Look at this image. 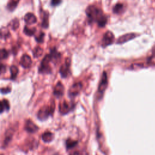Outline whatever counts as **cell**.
Here are the masks:
<instances>
[{"label": "cell", "instance_id": "cell-7", "mask_svg": "<svg viewBox=\"0 0 155 155\" xmlns=\"http://www.w3.org/2000/svg\"><path fill=\"white\" fill-rule=\"evenodd\" d=\"M82 89V85L81 82H76L69 89V95L70 96H75L78 95Z\"/></svg>", "mask_w": 155, "mask_h": 155}, {"label": "cell", "instance_id": "cell-5", "mask_svg": "<svg viewBox=\"0 0 155 155\" xmlns=\"http://www.w3.org/2000/svg\"><path fill=\"white\" fill-rule=\"evenodd\" d=\"M73 103H69L66 101H64L60 105V111L63 115H66L73 110Z\"/></svg>", "mask_w": 155, "mask_h": 155}, {"label": "cell", "instance_id": "cell-12", "mask_svg": "<svg viewBox=\"0 0 155 155\" xmlns=\"http://www.w3.org/2000/svg\"><path fill=\"white\" fill-rule=\"evenodd\" d=\"M136 37V35L135 34H127L125 35H124L119 38V39L117 41L118 44H123L125 42H127L133 38H134Z\"/></svg>", "mask_w": 155, "mask_h": 155}, {"label": "cell", "instance_id": "cell-11", "mask_svg": "<svg viewBox=\"0 0 155 155\" xmlns=\"http://www.w3.org/2000/svg\"><path fill=\"white\" fill-rule=\"evenodd\" d=\"M64 92V87L61 82H58L55 86L53 90V93L57 97H61Z\"/></svg>", "mask_w": 155, "mask_h": 155}, {"label": "cell", "instance_id": "cell-20", "mask_svg": "<svg viewBox=\"0 0 155 155\" xmlns=\"http://www.w3.org/2000/svg\"><path fill=\"white\" fill-rule=\"evenodd\" d=\"M10 70H11V78L13 79H15L18 73V67L15 66H12L11 67Z\"/></svg>", "mask_w": 155, "mask_h": 155}, {"label": "cell", "instance_id": "cell-27", "mask_svg": "<svg viewBox=\"0 0 155 155\" xmlns=\"http://www.w3.org/2000/svg\"><path fill=\"white\" fill-rule=\"evenodd\" d=\"M44 33H41V34L36 37V40L38 42V43H43V41H44Z\"/></svg>", "mask_w": 155, "mask_h": 155}, {"label": "cell", "instance_id": "cell-16", "mask_svg": "<svg viewBox=\"0 0 155 155\" xmlns=\"http://www.w3.org/2000/svg\"><path fill=\"white\" fill-rule=\"evenodd\" d=\"M10 108L9 102L6 99H3L1 102V113H3L5 110H9Z\"/></svg>", "mask_w": 155, "mask_h": 155}, {"label": "cell", "instance_id": "cell-30", "mask_svg": "<svg viewBox=\"0 0 155 155\" xmlns=\"http://www.w3.org/2000/svg\"><path fill=\"white\" fill-rule=\"evenodd\" d=\"M1 70H2V73L6 71V67H5V66H4V65H3V64L2 65Z\"/></svg>", "mask_w": 155, "mask_h": 155}, {"label": "cell", "instance_id": "cell-8", "mask_svg": "<svg viewBox=\"0 0 155 155\" xmlns=\"http://www.w3.org/2000/svg\"><path fill=\"white\" fill-rule=\"evenodd\" d=\"M70 60L69 58H67L65 63L61 67L60 70V73H61L63 78H66L70 72Z\"/></svg>", "mask_w": 155, "mask_h": 155}, {"label": "cell", "instance_id": "cell-24", "mask_svg": "<svg viewBox=\"0 0 155 155\" xmlns=\"http://www.w3.org/2000/svg\"><path fill=\"white\" fill-rule=\"evenodd\" d=\"M10 26L13 30H16L19 27V21L17 19L14 20L11 23H10Z\"/></svg>", "mask_w": 155, "mask_h": 155}, {"label": "cell", "instance_id": "cell-19", "mask_svg": "<svg viewBox=\"0 0 155 155\" xmlns=\"http://www.w3.org/2000/svg\"><path fill=\"white\" fill-rule=\"evenodd\" d=\"M78 144V142L76 140H72L71 139H68L66 141V147H67V149L69 150V149H71L73 147H75Z\"/></svg>", "mask_w": 155, "mask_h": 155}, {"label": "cell", "instance_id": "cell-2", "mask_svg": "<svg viewBox=\"0 0 155 155\" xmlns=\"http://www.w3.org/2000/svg\"><path fill=\"white\" fill-rule=\"evenodd\" d=\"M55 110V104L54 102L50 105H46L42 107L38 113V118L41 121L47 119L49 116L52 115Z\"/></svg>", "mask_w": 155, "mask_h": 155}, {"label": "cell", "instance_id": "cell-18", "mask_svg": "<svg viewBox=\"0 0 155 155\" xmlns=\"http://www.w3.org/2000/svg\"><path fill=\"white\" fill-rule=\"evenodd\" d=\"M20 2V0H11V2H9V3L8 4V8L9 11H14L15 8L17 7V6L18 5V3Z\"/></svg>", "mask_w": 155, "mask_h": 155}, {"label": "cell", "instance_id": "cell-21", "mask_svg": "<svg viewBox=\"0 0 155 155\" xmlns=\"http://www.w3.org/2000/svg\"><path fill=\"white\" fill-rule=\"evenodd\" d=\"M51 58H52V61L53 60H58L60 57H61V55L60 54V53H58L57 50L55 49H53L52 51H51V53L50 54Z\"/></svg>", "mask_w": 155, "mask_h": 155}, {"label": "cell", "instance_id": "cell-10", "mask_svg": "<svg viewBox=\"0 0 155 155\" xmlns=\"http://www.w3.org/2000/svg\"><path fill=\"white\" fill-rule=\"evenodd\" d=\"M20 64L22 67L27 69L29 68L32 64L31 58L27 55H24L20 60Z\"/></svg>", "mask_w": 155, "mask_h": 155}, {"label": "cell", "instance_id": "cell-22", "mask_svg": "<svg viewBox=\"0 0 155 155\" xmlns=\"http://www.w3.org/2000/svg\"><path fill=\"white\" fill-rule=\"evenodd\" d=\"M36 32L35 28H32V29H29L27 26H26L24 29V32L26 35L28 36H32L34 35V34Z\"/></svg>", "mask_w": 155, "mask_h": 155}, {"label": "cell", "instance_id": "cell-29", "mask_svg": "<svg viewBox=\"0 0 155 155\" xmlns=\"http://www.w3.org/2000/svg\"><path fill=\"white\" fill-rule=\"evenodd\" d=\"M10 91H11V90L9 89H8V88H7V89H2V92L3 93H9Z\"/></svg>", "mask_w": 155, "mask_h": 155}, {"label": "cell", "instance_id": "cell-25", "mask_svg": "<svg viewBox=\"0 0 155 155\" xmlns=\"http://www.w3.org/2000/svg\"><path fill=\"white\" fill-rule=\"evenodd\" d=\"M49 26V23H48V14H46L44 15L43 20V23H42V26L44 28H47Z\"/></svg>", "mask_w": 155, "mask_h": 155}, {"label": "cell", "instance_id": "cell-26", "mask_svg": "<svg viewBox=\"0 0 155 155\" xmlns=\"http://www.w3.org/2000/svg\"><path fill=\"white\" fill-rule=\"evenodd\" d=\"M8 55H9L8 52L6 49H3L1 50V53H0V57H1L2 60H4V59L7 58Z\"/></svg>", "mask_w": 155, "mask_h": 155}, {"label": "cell", "instance_id": "cell-17", "mask_svg": "<svg viewBox=\"0 0 155 155\" xmlns=\"http://www.w3.org/2000/svg\"><path fill=\"white\" fill-rule=\"evenodd\" d=\"M113 12L116 14H121L124 11V5L121 3L116 4L113 9Z\"/></svg>", "mask_w": 155, "mask_h": 155}, {"label": "cell", "instance_id": "cell-4", "mask_svg": "<svg viewBox=\"0 0 155 155\" xmlns=\"http://www.w3.org/2000/svg\"><path fill=\"white\" fill-rule=\"evenodd\" d=\"M107 84H108V79H107V73L104 72H103V74L102 75V78L99 85L98 87V93L100 97L102 96L104 94L105 90H106L107 87Z\"/></svg>", "mask_w": 155, "mask_h": 155}, {"label": "cell", "instance_id": "cell-3", "mask_svg": "<svg viewBox=\"0 0 155 155\" xmlns=\"http://www.w3.org/2000/svg\"><path fill=\"white\" fill-rule=\"evenodd\" d=\"M51 61L52 58L50 55H47L44 58L39 69V72L41 73H49L51 72V68L49 66V63Z\"/></svg>", "mask_w": 155, "mask_h": 155}, {"label": "cell", "instance_id": "cell-13", "mask_svg": "<svg viewBox=\"0 0 155 155\" xmlns=\"http://www.w3.org/2000/svg\"><path fill=\"white\" fill-rule=\"evenodd\" d=\"M24 21L26 24L32 25L37 23V17L32 13L27 14L24 17Z\"/></svg>", "mask_w": 155, "mask_h": 155}, {"label": "cell", "instance_id": "cell-9", "mask_svg": "<svg viewBox=\"0 0 155 155\" xmlns=\"http://www.w3.org/2000/svg\"><path fill=\"white\" fill-rule=\"evenodd\" d=\"M24 128L27 132L31 133H34L39 129L38 127L31 120H27L26 121Z\"/></svg>", "mask_w": 155, "mask_h": 155}, {"label": "cell", "instance_id": "cell-14", "mask_svg": "<svg viewBox=\"0 0 155 155\" xmlns=\"http://www.w3.org/2000/svg\"><path fill=\"white\" fill-rule=\"evenodd\" d=\"M14 133V130L12 128H10L8 130H7V131L6 132L5 139L3 142V147H6L9 144V143L10 142V141L12 138Z\"/></svg>", "mask_w": 155, "mask_h": 155}, {"label": "cell", "instance_id": "cell-23", "mask_svg": "<svg viewBox=\"0 0 155 155\" xmlns=\"http://www.w3.org/2000/svg\"><path fill=\"white\" fill-rule=\"evenodd\" d=\"M43 50L41 47H37L34 50V56L35 58H38L41 57L43 55Z\"/></svg>", "mask_w": 155, "mask_h": 155}, {"label": "cell", "instance_id": "cell-1", "mask_svg": "<svg viewBox=\"0 0 155 155\" xmlns=\"http://www.w3.org/2000/svg\"><path fill=\"white\" fill-rule=\"evenodd\" d=\"M87 16L90 23L96 22L99 27H103L105 26L107 19L103 15L102 11L95 6H90L86 10Z\"/></svg>", "mask_w": 155, "mask_h": 155}, {"label": "cell", "instance_id": "cell-15", "mask_svg": "<svg viewBox=\"0 0 155 155\" xmlns=\"http://www.w3.org/2000/svg\"><path fill=\"white\" fill-rule=\"evenodd\" d=\"M42 139L45 142H50L53 139V134L50 131H46L42 135Z\"/></svg>", "mask_w": 155, "mask_h": 155}, {"label": "cell", "instance_id": "cell-6", "mask_svg": "<svg viewBox=\"0 0 155 155\" xmlns=\"http://www.w3.org/2000/svg\"><path fill=\"white\" fill-rule=\"evenodd\" d=\"M115 40L113 34L111 32H107L104 35L102 39V46L104 47L111 44Z\"/></svg>", "mask_w": 155, "mask_h": 155}, {"label": "cell", "instance_id": "cell-28", "mask_svg": "<svg viewBox=\"0 0 155 155\" xmlns=\"http://www.w3.org/2000/svg\"><path fill=\"white\" fill-rule=\"evenodd\" d=\"M61 3V0H52L51 5L53 6H55L57 5H59Z\"/></svg>", "mask_w": 155, "mask_h": 155}]
</instances>
